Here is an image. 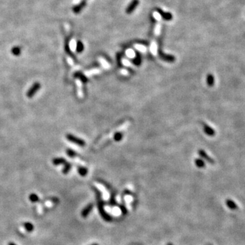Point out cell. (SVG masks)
<instances>
[{
  "label": "cell",
  "instance_id": "24",
  "mask_svg": "<svg viewBox=\"0 0 245 245\" xmlns=\"http://www.w3.org/2000/svg\"><path fill=\"white\" fill-rule=\"evenodd\" d=\"M121 62H122L123 64L125 66H128V67L132 66H131V63H130L129 61H127V60H126V59H123V58H121Z\"/></svg>",
  "mask_w": 245,
  "mask_h": 245
},
{
  "label": "cell",
  "instance_id": "29",
  "mask_svg": "<svg viewBox=\"0 0 245 245\" xmlns=\"http://www.w3.org/2000/svg\"><path fill=\"white\" fill-rule=\"evenodd\" d=\"M8 245H16V244H14V243H13V242H10L9 244H8Z\"/></svg>",
  "mask_w": 245,
  "mask_h": 245
},
{
  "label": "cell",
  "instance_id": "7",
  "mask_svg": "<svg viewBox=\"0 0 245 245\" xmlns=\"http://www.w3.org/2000/svg\"><path fill=\"white\" fill-rule=\"evenodd\" d=\"M94 206V204L92 203L89 204L88 205H87L84 208V209L82 210L81 212V216L83 218H86L87 217H88L89 215L90 214V212H91V210H93Z\"/></svg>",
  "mask_w": 245,
  "mask_h": 245
},
{
  "label": "cell",
  "instance_id": "23",
  "mask_svg": "<svg viewBox=\"0 0 245 245\" xmlns=\"http://www.w3.org/2000/svg\"><path fill=\"white\" fill-rule=\"evenodd\" d=\"M70 169H71V165H70V164H68V163H66V164H65V167L64 168H63V172L64 173V174H66V173L69 172Z\"/></svg>",
  "mask_w": 245,
  "mask_h": 245
},
{
  "label": "cell",
  "instance_id": "2",
  "mask_svg": "<svg viewBox=\"0 0 245 245\" xmlns=\"http://www.w3.org/2000/svg\"><path fill=\"white\" fill-rule=\"evenodd\" d=\"M96 199H97V209H98L99 214H100L101 217H102V219L104 220H105L106 221H111L112 220V217L110 215H109L108 214L106 213V212L104 210V202L102 201V198H101V193L99 191L96 190Z\"/></svg>",
  "mask_w": 245,
  "mask_h": 245
},
{
  "label": "cell",
  "instance_id": "12",
  "mask_svg": "<svg viewBox=\"0 0 245 245\" xmlns=\"http://www.w3.org/2000/svg\"><path fill=\"white\" fill-rule=\"evenodd\" d=\"M206 81H207V84H208L209 87L213 86V85H215V78H214L213 75L209 74L208 76H207Z\"/></svg>",
  "mask_w": 245,
  "mask_h": 245
},
{
  "label": "cell",
  "instance_id": "22",
  "mask_svg": "<svg viewBox=\"0 0 245 245\" xmlns=\"http://www.w3.org/2000/svg\"><path fill=\"white\" fill-rule=\"evenodd\" d=\"M122 137H123V133L117 132L114 134V136H113V138H114L115 140H116V141H119V140H121Z\"/></svg>",
  "mask_w": 245,
  "mask_h": 245
},
{
  "label": "cell",
  "instance_id": "19",
  "mask_svg": "<svg viewBox=\"0 0 245 245\" xmlns=\"http://www.w3.org/2000/svg\"><path fill=\"white\" fill-rule=\"evenodd\" d=\"M66 161H65L64 159L63 158H57V159H55L54 160H53V164L54 165H59V164H66Z\"/></svg>",
  "mask_w": 245,
  "mask_h": 245
},
{
  "label": "cell",
  "instance_id": "1",
  "mask_svg": "<svg viewBox=\"0 0 245 245\" xmlns=\"http://www.w3.org/2000/svg\"><path fill=\"white\" fill-rule=\"evenodd\" d=\"M129 125H130V121H125V122H124L122 125H121L120 126L116 127L115 129L112 130V131H111L110 133H109L108 134H106V135H105V136H103L102 138L99 140V142L97 143L95 147H98L99 145H102V144L105 143L106 141H107V140H108L109 139H111V138H112L113 136H114V134H115L116 133L122 132V131L126 130L128 127H129Z\"/></svg>",
  "mask_w": 245,
  "mask_h": 245
},
{
  "label": "cell",
  "instance_id": "3",
  "mask_svg": "<svg viewBox=\"0 0 245 245\" xmlns=\"http://www.w3.org/2000/svg\"><path fill=\"white\" fill-rule=\"evenodd\" d=\"M139 3H140L139 0H132V1L129 3V5H128L127 7L125 10L126 13L128 14H130L133 12V11H134V10L137 8V7L138 6Z\"/></svg>",
  "mask_w": 245,
  "mask_h": 245
},
{
  "label": "cell",
  "instance_id": "13",
  "mask_svg": "<svg viewBox=\"0 0 245 245\" xmlns=\"http://www.w3.org/2000/svg\"><path fill=\"white\" fill-rule=\"evenodd\" d=\"M24 227H25V229H26V231H27L28 232H32L34 229L33 225L30 222L25 223H24Z\"/></svg>",
  "mask_w": 245,
  "mask_h": 245
},
{
  "label": "cell",
  "instance_id": "14",
  "mask_svg": "<svg viewBox=\"0 0 245 245\" xmlns=\"http://www.w3.org/2000/svg\"><path fill=\"white\" fill-rule=\"evenodd\" d=\"M20 53H21V49H20L19 47H14L12 49V53L14 56L20 55Z\"/></svg>",
  "mask_w": 245,
  "mask_h": 245
},
{
  "label": "cell",
  "instance_id": "11",
  "mask_svg": "<svg viewBox=\"0 0 245 245\" xmlns=\"http://www.w3.org/2000/svg\"><path fill=\"white\" fill-rule=\"evenodd\" d=\"M204 131L206 134H207L209 136H215V129H212V127H210L208 125H204Z\"/></svg>",
  "mask_w": 245,
  "mask_h": 245
},
{
  "label": "cell",
  "instance_id": "16",
  "mask_svg": "<svg viewBox=\"0 0 245 245\" xmlns=\"http://www.w3.org/2000/svg\"><path fill=\"white\" fill-rule=\"evenodd\" d=\"M195 164L198 167H204L205 166L204 162L201 159H196L195 160Z\"/></svg>",
  "mask_w": 245,
  "mask_h": 245
},
{
  "label": "cell",
  "instance_id": "26",
  "mask_svg": "<svg viewBox=\"0 0 245 245\" xmlns=\"http://www.w3.org/2000/svg\"><path fill=\"white\" fill-rule=\"evenodd\" d=\"M110 205H115L116 204V202H115V199H114V197L112 196V198H111L110 200Z\"/></svg>",
  "mask_w": 245,
  "mask_h": 245
},
{
  "label": "cell",
  "instance_id": "6",
  "mask_svg": "<svg viewBox=\"0 0 245 245\" xmlns=\"http://www.w3.org/2000/svg\"><path fill=\"white\" fill-rule=\"evenodd\" d=\"M86 5H87L86 0H83L81 2H80L79 3H78V4H77V5H76V6H74L73 7L72 10H73L74 13L79 14L80 12H81L82 10H83L84 8H85Z\"/></svg>",
  "mask_w": 245,
  "mask_h": 245
},
{
  "label": "cell",
  "instance_id": "10",
  "mask_svg": "<svg viewBox=\"0 0 245 245\" xmlns=\"http://www.w3.org/2000/svg\"><path fill=\"white\" fill-rule=\"evenodd\" d=\"M159 54H160L159 55L160 57L164 61H167V62H174L175 61V57L171 55H166L162 53H160Z\"/></svg>",
  "mask_w": 245,
  "mask_h": 245
},
{
  "label": "cell",
  "instance_id": "18",
  "mask_svg": "<svg viewBox=\"0 0 245 245\" xmlns=\"http://www.w3.org/2000/svg\"><path fill=\"white\" fill-rule=\"evenodd\" d=\"M30 200L32 202L35 203V202H38L39 200H40V199H39V197L37 196L36 194H35V193H32V194L30 196Z\"/></svg>",
  "mask_w": 245,
  "mask_h": 245
},
{
  "label": "cell",
  "instance_id": "15",
  "mask_svg": "<svg viewBox=\"0 0 245 245\" xmlns=\"http://www.w3.org/2000/svg\"><path fill=\"white\" fill-rule=\"evenodd\" d=\"M84 50V45L83 43L80 41H78L76 44V51L78 53H81L83 52Z\"/></svg>",
  "mask_w": 245,
  "mask_h": 245
},
{
  "label": "cell",
  "instance_id": "4",
  "mask_svg": "<svg viewBox=\"0 0 245 245\" xmlns=\"http://www.w3.org/2000/svg\"><path fill=\"white\" fill-rule=\"evenodd\" d=\"M40 84L39 83H35V84H33V85H32V87H31L30 89V90L27 91V96L28 97H32L34 95H35V93H36V92L37 91L40 90Z\"/></svg>",
  "mask_w": 245,
  "mask_h": 245
},
{
  "label": "cell",
  "instance_id": "20",
  "mask_svg": "<svg viewBox=\"0 0 245 245\" xmlns=\"http://www.w3.org/2000/svg\"><path fill=\"white\" fill-rule=\"evenodd\" d=\"M78 172H79L80 175L82 176H85L87 175V174L88 173V170L87 168L83 167H80L78 169Z\"/></svg>",
  "mask_w": 245,
  "mask_h": 245
},
{
  "label": "cell",
  "instance_id": "17",
  "mask_svg": "<svg viewBox=\"0 0 245 245\" xmlns=\"http://www.w3.org/2000/svg\"><path fill=\"white\" fill-rule=\"evenodd\" d=\"M101 72V70L99 69H93L92 70H91V71L87 72L86 73H85V74H86L87 76H89L91 75H94V74H97L100 73Z\"/></svg>",
  "mask_w": 245,
  "mask_h": 245
},
{
  "label": "cell",
  "instance_id": "30",
  "mask_svg": "<svg viewBox=\"0 0 245 245\" xmlns=\"http://www.w3.org/2000/svg\"><path fill=\"white\" fill-rule=\"evenodd\" d=\"M91 245H99V244H95H95H91Z\"/></svg>",
  "mask_w": 245,
  "mask_h": 245
},
{
  "label": "cell",
  "instance_id": "8",
  "mask_svg": "<svg viewBox=\"0 0 245 245\" xmlns=\"http://www.w3.org/2000/svg\"><path fill=\"white\" fill-rule=\"evenodd\" d=\"M67 138H68L70 141L74 143H76L77 145H80V146H84V145H85V143L84 140L80 139V138H76V137L72 135H68V136H67Z\"/></svg>",
  "mask_w": 245,
  "mask_h": 245
},
{
  "label": "cell",
  "instance_id": "27",
  "mask_svg": "<svg viewBox=\"0 0 245 245\" xmlns=\"http://www.w3.org/2000/svg\"><path fill=\"white\" fill-rule=\"evenodd\" d=\"M67 152H68V155L70 156V157H74V156L75 155V154H76L72 150H68V151Z\"/></svg>",
  "mask_w": 245,
  "mask_h": 245
},
{
  "label": "cell",
  "instance_id": "21",
  "mask_svg": "<svg viewBox=\"0 0 245 245\" xmlns=\"http://www.w3.org/2000/svg\"><path fill=\"white\" fill-rule=\"evenodd\" d=\"M100 62H101V63H102V66L104 67V69L108 70V69H109L110 68V64H109L107 62V61H106L105 59H100Z\"/></svg>",
  "mask_w": 245,
  "mask_h": 245
},
{
  "label": "cell",
  "instance_id": "28",
  "mask_svg": "<svg viewBox=\"0 0 245 245\" xmlns=\"http://www.w3.org/2000/svg\"><path fill=\"white\" fill-rule=\"evenodd\" d=\"M121 210H122V212L123 214H124V215L127 213V210H126L125 207H124L123 206H121Z\"/></svg>",
  "mask_w": 245,
  "mask_h": 245
},
{
  "label": "cell",
  "instance_id": "5",
  "mask_svg": "<svg viewBox=\"0 0 245 245\" xmlns=\"http://www.w3.org/2000/svg\"><path fill=\"white\" fill-rule=\"evenodd\" d=\"M156 10H157V12H158L159 14H160V16H162V18H163V19H164L165 20H171L172 19L173 16H172V13L164 12V10L161 9V8H157Z\"/></svg>",
  "mask_w": 245,
  "mask_h": 245
},
{
  "label": "cell",
  "instance_id": "9",
  "mask_svg": "<svg viewBox=\"0 0 245 245\" xmlns=\"http://www.w3.org/2000/svg\"><path fill=\"white\" fill-rule=\"evenodd\" d=\"M198 153H199V155H200V157H202V158L204 159L205 160H206L207 162L210 163V164H214V163H215V162H214L213 159L211 158V157H210V156H209L208 155V154H207L206 152L204 151V150H200L198 151Z\"/></svg>",
  "mask_w": 245,
  "mask_h": 245
},
{
  "label": "cell",
  "instance_id": "25",
  "mask_svg": "<svg viewBox=\"0 0 245 245\" xmlns=\"http://www.w3.org/2000/svg\"><path fill=\"white\" fill-rule=\"evenodd\" d=\"M119 73L123 76H127L129 75V72L125 69H121L119 71Z\"/></svg>",
  "mask_w": 245,
  "mask_h": 245
}]
</instances>
